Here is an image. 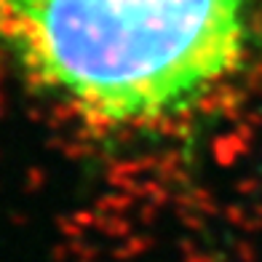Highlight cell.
Here are the masks:
<instances>
[{
    "mask_svg": "<svg viewBox=\"0 0 262 262\" xmlns=\"http://www.w3.org/2000/svg\"><path fill=\"white\" fill-rule=\"evenodd\" d=\"M252 0H0V49L97 131H156L235 78Z\"/></svg>",
    "mask_w": 262,
    "mask_h": 262,
    "instance_id": "1",
    "label": "cell"
}]
</instances>
